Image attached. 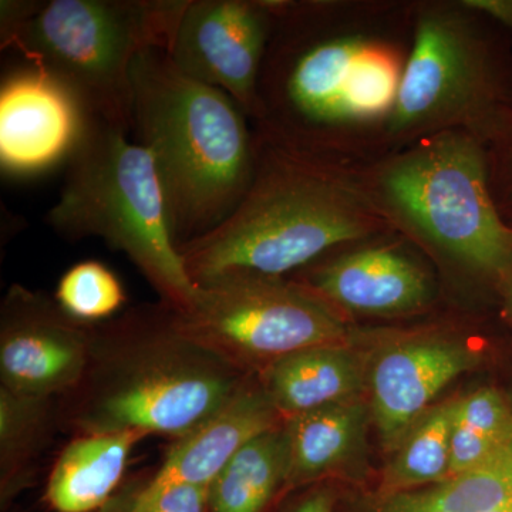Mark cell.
<instances>
[{
    "label": "cell",
    "instance_id": "9c48e42d",
    "mask_svg": "<svg viewBox=\"0 0 512 512\" xmlns=\"http://www.w3.org/2000/svg\"><path fill=\"white\" fill-rule=\"evenodd\" d=\"M188 338L242 372L301 350L350 345L357 330L289 276L229 272L195 286L190 302L173 309Z\"/></svg>",
    "mask_w": 512,
    "mask_h": 512
},
{
    "label": "cell",
    "instance_id": "ac0fdd59",
    "mask_svg": "<svg viewBox=\"0 0 512 512\" xmlns=\"http://www.w3.org/2000/svg\"><path fill=\"white\" fill-rule=\"evenodd\" d=\"M367 407L360 397L286 417L289 471L286 484H301L345 466L363 441Z\"/></svg>",
    "mask_w": 512,
    "mask_h": 512
},
{
    "label": "cell",
    "instance_id": "52a82bcc",
    "mask_svg": "<svg viewBox=\"0 0 512 512\" xmlns=\"http://www.w3.org/2000/svg\"><path fill=\"white\" fill-rule=\"evenodd\" d=\"M511 110L512 33L464 0H416L384 156L446 131L485 146Z\"/></svg>",
    "mask_w": 512,
    "mask_h": 512
},
{
    "label": "cell",
    "instance_id": "44dd1931",
    "mask_svg": "<svg viewBox=\"0 0 512 512\" xmlns=\"http://www.w3.org/2000/svg\"><path fill=\"white\" fill-rule=\"evenodd\" d=\"M457 400L424 413L396 447L384 476V497L439 484L450 478L451 430Z\"/></svg>",
    "mask_w": 512,
    "mask_h": 512
},
{
    "label": "cell",
    "instance_id": "5b68a950",
    "mask_svg": "<svg viewBox=\"0 0 512 512\" xmlns=\"http://www.w3.org/2000/svg\"><path fill=\"white\" fill-rule=\"evenodd\" d=\"M384 221L448 276L504 296L512 227L495 205L485 147L466 131L414 141L359 168Z\"/></svg>",
    "mask_w": 512,
    "mask_h": 512
},
{
    "label": "cell",
    "instance_id": "ba28073f",
    "mask_svg": "<svg viewBox=\"0 0 512 512\" xmlns=\"http://www.w3.org/2000/svg\"><path fill=\"white\" fill-rule=\"evenodd\" d=\"M127 134L92 117L46 222L72 241L104 239L136 264L165 305L181 309L197 285L175 242L156 164Z\"/></svg>",
    "mask_w": 512,
    "mask_h": 512
},
{
    "label": "cell",
    "instance_id": "8fae6325",
    "mask_svg": "<svg viewBox=\"0 0 512 512\" xmlns=\"http://www.w3.org/2000/svg\"><path fill=\"white\" fill-rule=\"evenodd\" d=\"M274 23V0H188L167 52L181 72L227 93L254 126Z\"/></svg>",
    "mask_w": 512,
    "mask_h": 512
},
{
    "label": "cell",
    "instance_id": "d6986e66",
    "mask_svg": "<svg viewBox=\"0 0 512 512\" xmlns=\"http://www.w3.org/2000/svg\"><path fill=\"white\" fill-rule=\"evenodd\" d=\"M285 421V420H284ZM289 471L284 423L244 444L210 485L212 512H262Z\"/></svg>",
    "mask_w": 512,
    "mask_h": 512
},
{
    "label": "cell",
    "instance_id": "83f0119b",
    "mask_svg": "<svg viewBox=\"0 0 512 512\" xmlns=\"http://www.w3.org/2000/svg\"><path fill=\"white\" fill-rule=\"evenodd\" d=\"M335 494L330 488H320L308 495L293 512H332Z\"/></svg>",
    "mask_w": 512,
    "mask_h": 512
},
{
    "label": "cell",
    "instance_id": "603a6c76",
    "mask_svg": "<svg viewBox=\"0 0 512 512\" xmlns=\"http://www.w3.org/2000/svg\"><path fill=\"white\" fill-rule=\"evenodd\" d=\"M52 399L18 396L0 389V461L2 498H10L22 484L26 468L45 440L52 421Z\"/></svg>",
    "mask_w": 512,
    "mask_h": 512
},
{
    "label": "cell",
    "instance_id": "cb8c5ba5",
    "mask_svg": "<svg viewBox=\"0 0 512 512\" xmlns=\"http://www.w3.org/2000/svg\"><path fill=\"white\" fill-rule=\"evenodd\" d=\"M55 301L67 315L92 325L119 311L126 293L110 268L99 261H84L64 272Z\"/></svg>",
    "mask_w": 512,
    "mask_h": 512
},
{
    "label": "cell",
    "instance_id": "2e32d148",
    "mask_svg": "<svg viewBox=\"0 0 512 512\" xmlns=\"http://www.w3.org/2000/svg\"><path fill=\"white\" fill-rule=\"evenodd\" d=\"M350 345L318 346L276 360L261 372V387L284 419L359 397L365 367Z\"/></svg>",
    "mask_w": 512,
    "mask_h": 512
},
{
    "label": "cell",
    "instance_id": "6da1fadb",
    "mask_svg": "<svg viewBox=\"0 0 512 512\" xmlns=\"http://www.w3.org/2000/svg\"><path fill=\"white\" fill-rule=\"evenodd\" d=\"M416 0H274L254 130L362 168L386 154Z\"/></svg>",
    "mask_w": 512,
    "mask_h": 512
},
{
    "label": "cell",
    "instance_id": "9a60e30c",
    "mask_svg": "<svg viewBox=\"0 0 512 512\" xmlns=\"http://www.w3.org/2000/svg\"><path fill=\"white\" fill-rule=\"evenodd\" d=\"M282 421L284 417L262 387L247 384L211 419L178 437L156 477L136 495L127 511L147 507L177 485H211L239 448L258 434L281 426Z\"/></svg>",
    "mask_w": 512,
    "mask_h": 512
},
{
    "label": "cell",
    "instance_id": "3957f363",
    "mask_svg": "<svg viewBox=\"0 0 512 512\" xmlns=\"http://www.w3.org/2000/svg\"><path fill=\"white\" fill-rule=\"evenodd\" d=\"M247 384L245 372L184 335L161 302L93 326L89 365L66 417L80 436L140 431L178 439Z\"/></svg>",
    "mask_w": 512,
    "mask_h": 512
},
{
    "label": "cell",
    "instance_id": "d4e9b609",
    "mask_svg": "<svg viewBox=\"0 0 512 512\" xmlns=\"http://www.w3.org/2000/svg\"><path fill=\"white\" fill-rule=\"evenodd\" d=\"M484 147L491 194L501 217L512 227V110Z\"/></svg>",
    "mask_w": 512,
    "mask_h": 512
},
{
    "label": "cell",
    "instance_id": "5bb4252c",
    "mask_svg": "<svg viewBox=\"0 0 512 512\" xmlns=\"http://www.w3.org/2000/svg\"><path fill=\"white\" fill-rule=\"evenodd\" d=\"M389 348L370 375V413L384 446L396 450L437 394L480 357L463 340L440 335L399 340Z\"/></svg>",
    "mask_w": 512,
    "mask_h": 512
},
{
    "label": "cell",
    "instance_id": "7a4b0ae2",
    "mask_svg": "<svg viewBox=\"0 0 512 512\" xmlns=\"http://www.w3.org/2000/svg\"><path fill=\"white\" fill-rule=\"evenodd\" d=\"M255 137L254 175L237 210L180 249L195 285L229 272L289 276L330 249L392 229L359 168Z\"/></svg>",
    "mask_w": 512,
    "mask_h": 512
},
{
    "label": "cell",
    "instance_id": "e0dca14e",
    "mask_svg": "<svg viewBox=\"0 0 512 512\" xmlns=\"http://www.w3.org/2000/svg\"><path fill=\"white\" fill-rule=\"evenodd\" d=\"M140 431L82 434L57 458L46 500L57 512H92L109 500L126 471Z\"/></svg>",
    "mask_w": 512,
    "mask_h": 512
},
{
    "label": "cell",
    "instance_id": "4316f807",
    "mask_svg": "<svg viewBox=\"0 0 512 512\" xmlns=\"http://www.w3.org/2000/svg\"><path fill=\"white\" fill-rule=\"evenodd\" d=\"M464 3L512 33V0H464Z\"/></svg>",
    "mask_w": 512,
    "mask_h": 512
},
{
    "label": "cell",
    "instance_id": "7402d4cb",
    "mask_svg": "<svg viewBox=\"0 0 512 512\" xmlns=\"http://www.w3.org/2000/svg\"><path fill=\"white\" fill-rule=\"evenodd\" d=\"M512 430V399L491 387L457 400L451 430L450 477L466 473L493 456Z\"/></svg>",
    "mask_w": 512,
    "mask_h": 512
},
{
    "label": "cell",
    "instance_id": "30bf717a",
    "mask_svg": "<svg viewBox=\"0 0 512 512\" xmlns=\"http://www.w3.org/2000/svg\"><path fill=\"white\" fill-rule=\"evenodd\" d=\"M416 245L394 229L346 242L289 278L348 320L396 319L433 308L439 284Z\"/></svg>",
    "mask_w": 512,
    "mask_h": 512
},
{
    "label": "cell",
    "instance_id": "7c38bea8",
    "mask_svg": "<svg viewBox=\"0 0 512 512\" xmlns=\"http://www.w3.org/2000/svg\"><path fill=\"white\" fill-rule=\"evenodd\" d=\"M93 326L60 308L55 298L13 285L0 309L2 389L52 399L77 389L89 365Z\"/></svg>",
    "mask_w": 512,
    "mask_h": 512
},
{
    "label": "cell",
    "instance_id": "8992f818",
    "mask_svg": "<svg viewBox=\"0 0 512 512\" xmlns=\"http://www.w3.org/2000/svg\"><path fill=\"white\" fill-rule=\"evenodd\" d=\"M188 0H2V49L63 83L93 119L133 128L134 60L170 49Z\"/></svg>",
    "mask_w": 512,
    "mask_h": 512
},
{
    "label": "cell",
    "instance_id": "484cf974",
    "mask_svg": "<svg viewBox=\"0 0 512 512\" xmlns=\"http://www.w3.org/2000/svg\"><path fill=\"white\" fill-rule=\"evenodd\" d=\"M210 510V485L183 484L168 488L153 503L127 512H207Z\"/></svg>",
    "mask_w": 512,
    "mask_h": 512
},
{
    "label": "cell",
    "instance_id": "ffe728a7",
    "mask_svg": "<svg viewBox=\"0 0 512 512\" xmlns=\"http://www.w3.org/2000/svg\"><path fill=\"white\" fill-rule=\"evenodd\" d=\"M512 494V430L483 464L443 483L383 497L376 512H487Z\"/></svg>",
    "mask_w": 512,
    "mask_h": 512
},
{
    "label": "cell",
    "instance_id": "f1b7e54d",
    "mask_svg": "<svg viewBox=\"0 0 512 512\" xmlns=\"http://www.w3.org/2000/svg\"><path fill=\"white\" fill-rule=\"evenodd\" d=\"M487 512H512V494L503 503L498 504L493 510Z\"/></svg>",
    "mask_w": 512,
    "mask_h": 512
},
{
    "label": "cell",
    "instance_id": "f546056e",
    "mask_svg": "<svg viewBox=\"0 0 512 512\" xmlns=\"http://www.w3.org/2000/svg\"><path fill=\"white\" fill-rule=\"evenodd\" d=\"M504 298L512 312V281L510 282V285L507 286V289H505Z\"/></svg>",
    "mask_w": 512,
    "mask_h": 512
},
{
    "label": "cell",
    "instance_id": "277c9868",
    "mask_svg": "<svg viewBox=\"0 0 512 512\" xmlns=\"http://www.w3.org/2000/svg\"><path fill=\"white\" fill-rule=\"evenodd\" d=\"M133 128L156 164L178 249L210 234L247 194L256 137L227 93L181 72L167 50L134 60Z\"/></svg>",
    "mask_w": 512,
    "mask_h": 512
},
{
    "label": "cell",
    "instance_id": "4fadbf2b",
    "mask_svg": "<svg viewBox=\"0 0 512 512\" xmlns=\"http://www.w3.org/2000/svg\"><path fill=\"white\" fill-rule=\"evenodd\" d=\"M92 116L63 83L40 67L3 77L0 87V168L30 178L69 163Z\"/></svg>",
    "mask_w": 512,
    "mask_h": 512
}]
</instances>
